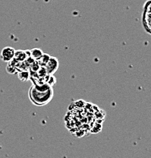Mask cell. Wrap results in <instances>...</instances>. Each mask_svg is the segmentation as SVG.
I'll use <instances>...</instances> for the list:
<instances>
[{
    "label": "cell",
    "instance_id": "1",
    "mask_svg": "<svg viewBox=\"0 0 151 158\" xmlns=\"http://www.w3.org/2000/svg\"><path fill=\"white\" fill-rule=\"evenodd\" d=\"M52 87L47 83L34 84L28 90L29 100L37 106L48 104L53 98Z\"/></svg>",
    "mask_w": 151,
    "mask_h": 158
},
{
    "label": "cell",
    "instance_id": "2",
    "mask_svg": "<svg viewBox=\"0 0 151 158\" xmlns=\"http://www.w3.org/2000/svg\"><path fill=\"white\" fill-rule=\"evenodd\" d=\"M142 26L147 34H151V0L144 3L142 14Z\"/></svg>",
    "mask_w": 151,
    "mask_h": 158
},
{
    "label": "cell",
    "instance_id": "3",
    "mask_svg": "<svg viewBox=\"0 0 151 158\" xmlns=\"http://www.w3.org/2000/svg\"><path fill=\"white\" fill-rule=\"evenodd\" d=\"M59 67V59H57L56 57L51 56H50V58L49 59L48 62H47V63L46 64L44 68H45L48 75H54L55 72L58 70Z\"/></svg>",
    "mask_w": 151,
    "mask_h": 158
},
{
    "label": "cell",
    "instance_id": "4",
    "mask_svg": "<svg viewBox=\"0 0 151 158\" xmlns=\"http://www.w3.org/2000/svg\"><path fill=\"white\" fill-rule=\"evenodd\" d=\"M15 49L11 47H4L1 51L0 54V59L5 62H10L14 57Z\"/></svg>",
    "mask_w": 151,
    "mask_h": 158
},
{
    "label": "cell",
    "instance_id": "5",
    "mask_svg": "<svg viewBox=\"0 0 151 158\" xmlns=\"http://www.w3.org/2000/svg\"><path fill=\"white\" fill-rule=\"evenodd\" d=\"M28 56H30L29 49L27 50H15L14 59L19 62H24Z\"/></svg>",
    "mask_w": 151,
    "mask_h": 158
},
{
    "label": "cell",
    "instance_id": "6",
    "mask_svg": "<svg viewBox=\"0 0 151 158\" xmlns=\"http://www.w3.org/2000/svg\"><path fill=\"white\" fill-rule=\"evenodd\" d=\"M29 54H30V56L34 59V61H38L39 59L41 58V56L43 54V52L42 51V49L40 48H34L32 49H29Z\"/></svg>",
    "mask_w": 151,
    "mask_h": 158
},
{
    "label": "cell",
    "instance_id": "7",
    "mask_svg": "<svg viewBox=\"0 0 151 158\" xmlns=\"http://www.w3.org/2000/svg\"><path fill=\"white\" fill-rule=\"evenodd\" d=\"M18 78L20 79L21 81H27L30 80V72L29 70L27 71H20L18 72Z\"/></svg>",
    "mask_w": 151,
    "mask_h": 158
},
{
    "label": "cell",
    "instance_id": "8",
    "mask_svg": "<svg viewBox=\"0 0 151 158\" xmlns=\"http://www.w3.org/2000/svg\"><path fill=\"white\" fill-rule=\"evenodd\" d=\"M50 58V56L49 55V54L43 53L42 56H41V58L37 61V62H38V64L40 65V66L44 67L46 65V64L47 63V62L49 61Z\"/></svg>",
    "mask_w": 151,
    "mask_h": 158
},
{
    "label": "cell",
    "instance_id": "9",
    "mask_svg": "<svg viewBox=\"0 0 151 158\" xmlns=\"http://www.w3.org/2000/svg\"><path fill=\"white\" fill-rule=\"evenodd\" d=\"M6 71H7L8 73L10 74V75H14V74L17 73L18 72L17 69H16L14 66H13V65H11L10 63H8L7 68H6Z\"/></svg>",
    "mask_w": 151,
    "mask_h": 158
}]
</instances>
